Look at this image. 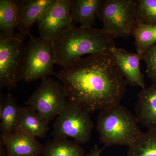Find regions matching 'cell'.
I'll return each instance as SVG.
<instances>
[{
    "mask_svg": "<svg viewBox=\"0 0 156 156\" xmlns=\"http://www.w3.org/2000/svg\"><path fill=\"white\" fill-rule=\"evenodd\" d=\"M110 52L127 84L142 89L145 88L144 75L140 66L142 56L116 47L112 48Z\"/></svg>",
    "mask_w": 156,
    "mask_h": 156,
    "instance_id": "10",
    "label": "cell"
},
{
    "mask_svg": "<svg viewBox=\"0 0 156 156\" xmlns=\"http://www.w3.org/2000/svg\"><path fill=\"white\" fill-rule=\"evenodd\" d=\"M142 59L146 63L148 76L152 82H156V44L144 52L142 55Z\"/></svg>",
    "mask_w": 156,
    "mask_h": 156,
    "instance_id": "22",
    "label": "cell"
},
{
    "mask_svg": "<svg viewBox=\"0 0 156 156\" xmlns=\"http://www.w3.org/2000/svg\"><path fill=\"white\" fill-rule=\"evenodd\" d=\"M136 116L120 104L100 111L97 129L105 147L131 145L142 133Z\"/></svg>",
    "mask_w": 156,
    "mask_h": 156,
    "instance_id": "3",
    "label": "cell"
},
{
    "mask_svg": "<svg viewBox=\"0 0 156 156\" xmlns=\"http://www.w3.org/2000/svg\"><path fill=\"white\" fill-rule=\"evenodd\" d=\"M69 104L60 81L48 77L41 82L25 102L41 115L49 124L57 118Z\"/></svg>",
    "mask_w": 156,
    "mask_h": 156,
    "instance_id": "7",
    "label": "cell"
},
{
    "mask_svg": "<svg viewBox=\"0 0 156 156\" xmlns=\"http://www.w3.org/2000/svg\"><path fill=\"white\" fill-rule=\"evenodd\" d=\"M56 0H18L15 1L17 9L19 32L26 37L30 34V29L37 22L42 14Z\"/></svg>",
    "mask_w": 156,
    "mask_h": 156,
    "instance_id": "11",
    "label": "cell"
},
{
    "mask_svg": "<svg viewBox=\"0 0 156 156\" xmlns=\"http://www.w3.org/2000/svg\"><path fill=\"white\" fill-rule=\"evenodd\" d=\"M56 64L62 68L86 54L110 52L114 39L102 30L73 24L53 41Z\"/></svg>",
    "mask_w": 156,
    "mask_h": 156,
    "instance_id": "2",
    "label": "cell"
},
{
    "mask_svg": "<svg viewBox=\"0 0 156 156\" xmlns=\"http://www.w3.org/2000/svg\"><path fill=\"white\" fill-rule=\"evenodd\" d=\"M104 2V0H72L73 23H79L83 27H92Z\"/></svg>",
    "mask_w": 156,
    "mask_h": 156,
    "instance_id": "15",
    "label": "cell"
},
{
    "mask_svg": "<svg viewBox=\"0 0 156 156\" xmlns=\"http://www.w3.org/2000/svg\"><path fill=\"white\" fill-rule=\"evenodd\" d=\"M21 106L17 104L16 99L11 93L4 96L0 95V131L2 135L13 133L15 124L19 116Z\"/></svg>",
    "mask_w": 156,
    "mask_h": 156,
    "instance_id": "16",
    "label": "cell"
},
{
    "mask_svg": "<svg viewBox=\"0 0 156 156\" xmlns=\"http://www.w3.org/2000/svg\"><path fill=\"white\" fill-rule=\"evenodd\" d=\"M54 75L63 85L69 102L89 113L120 104L127 91L111 52L81 57Z\"/></svg>",
    "mask_w": 156,
    "mask_h": 156,
    "instance_id": "1",
    "label": "cell"
},
{
    "mask_svg": "<svg viewBox=\"0 0 156 156\" xmlns=\"http://www.w3.org/2000/svg\"><path fill=\"white\" fill-rule=\"evenodd\" d=\"M104 148H100L97 145H94V147L92 149L87 155V156H101Z\"/></svg>",
    "mask_w": 156,
    "mask_h": 156,
    "instance_id": "23",
    "label": "cell"
},
{
    "mask_svg": "<svg viewBox=\"0 0 156 156\" xmlns=\"http://www.w3.org/2000/svg\"><path fill=\"white\" fill-rule=\"evenodd\" d=\"M43 156H85L83 148L74 140L56 138L44 146Z\"/></svg>",
    "mask_w": 156,
    "mask_h": 156,
    "instance_id": "17",
    "label": "cell"
},
{
    "mask_svg": "<svg viewBox=\"0 0 156 156\" xmlns=\"http://www.w3.org/2000/svg\"><path fill=\"white\" fill-rule=\"evenodd\" d=\"M8 156H39L42 155L44 146L35 137L23 132L0 134Z\"/></svg>",
    "mask_w": 156,
    "mask_h": 156,
    "instance_id": "12",
    "label": "cell"
},
{
    "mask_svg": "<svg viewBox=\"0 0 156 156\" xmlns=\"http://www.w3.org/2000/svg\"><path fill=\"white\" fill-rule=\"evenodd\" d=\"M135 111L138 123L148 130L156 129V82L137 94Z\"/></svg>",
    "mask_w": 156,
    "mask_h": 156,
    "instance_id": "13",
    "label": "cell"
},
{
    "mask_svg": "<svg viewBox=\"0 0 156 156\" xmlns=\"http://www.w3.org/2000/svg\"><path fill=\"white\" fill-rule=\"evenodd\" d=\"M132 35L136 53L142 56L147 49L156 44V24L136 22Z\"/></svg>",
    "mask_w": 156,
    "mask_h": 156,
    "instance_id": "19",
    "label": "cell"
},
{
    "mask_svg": "<svg viewBox=\"0 0 156 156\" xmlns=\"http://www.w3.org/2000/svg\"><path fill=\"white\" fill-rule=\"evenodd\" d=\"M53 126L54 138L70 137L80 144H85L90 140L93 123L89 112L69 102Z\"/></svg>",
    "mask_w": 156,
    "mask_h": 156,
    "instance_id": "8",
    "label": "cell"
},
{
    "mask_svg": "<svg viewBox=\"0 0 156 156\" xmlns=\"http://www.w3.org/2000/svg\"><path fill=\"white\" fill-rule=\"evenodd\" d=\"M23 69V80L30 83L54 74L55 54L53 41L29 35Z\"/></svg>",
    "mask_w": 156,
    "mask_h": 156,
    "instance_id": "5",
    "label": "cell"
},
{
    "mask_svg": "<svg viewBox=\"0 0 156 156\" xmlns=\"http://www.w3.org/2000/svg\"><path fill=\"white\" fill-rule=\"evenodd\" d=\"M17 9L15 1H0V35H11L18 24Z\"/></svg>",
    "mask_w": 156,
    "mask_h": 156,
    "instance_id": "18",
    "label": "cell"
},
{
    "mask_svg": "<svg viewBox=\"0 0 156 156\" xmlns=\"http://www.w3.org/2000/svg\"><path fill=\"white\" fill-rule=\"evenodd\" d=\"M26 37L20 33L0 35V88H16L23 80Z\"/></svg>",
    "mask_w": 156,
    "mask_h": 156,
    "instance_id": "4",
    "label": "cell"
},
{
    "mask_svg": "<svg viewBox=\"0 0 156 156\" xmlns=\"http://www.w3.org/2000/svg\"><path fill=\"white\" fill-rule=\"evenodd\" d=\"M135 18L137 22L156 24V0H136Z\"/></svg>",
    "mask_w": 156,
    "mask_h": 156,
    "instance_id": "21",
    "label": "cell"
},
{
    "mask_svg": "<svg viewBox=\"0 0 156 156\" xmlns=\"http://www.w3.org/2000/svg\"><path fill=\"white\" fill-rule=\"evenodd\" d=\"M49 124L34 109L21 107L13 132L27 133L35 137L44 138L49 131Z\"/></svg>",
    "mask_w": 156,
    "mask_h": 156,
    "instance_id": "14",
    "label": "cell"
},
{
    "mask_svg": "<svg viewBox=\"0 0 156 156\" xmlns=\"http://www.w3.org/2000/svg\"><path fill=\"white\" fill-rule=\"evenodd\" d=\"M127 156H156V129L142 132L129 147Z\"/></svg>",
    "mask_w": 156,
    "mask_h": 156,
    "instance_id": "20",
    "label": "cell"
},
{
    "mask_svg": "<svg viewBox=\"0 0 156 156\" xmlns=\"http://www.w3.org/2000/svg\"><path fill=\"white\" fill-rule=\"evenodd\" d=\"M0 156H8L5 146L1 136H0Z\"/></svg>",
    "mask_w": 156,
    "mask_h": 156,
    "instance_id": "24",
    "label": "cell"
},
{
    "mask_svg": "<svg viewBox=\"0 0 156 156\" xmlns=\"http://www.w3.org/2000/svg\"><path fill=\"white\" fill-rule=\"evenodd\" d=\"M72 0H56L37 22L40 36L53 41L73 25Z\"/></svg>",
    "mask_w": 156,
    "mask_h": 156,
    "instance_id": "9",
    "label": "cell"
},
{
    "mask_svg": "<svg viewBox=\"0 0 156 156\" xmlns=\"http://www.w3.org/2000/svg\"><path fill=\"white\" fill-rule=\"evenodd\" d=\"M136 0H104L98 18L102 30L113 39L132 35L136 23Z\"/></svg>",
    "mask_w": 156,
    "mask_h": 156,
    "instance_id": "6",
    "label": "cell"
}]
</instances>
